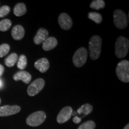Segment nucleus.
<instances>
[{"mask_svg": "<svg viewBox=\"0 0 129 129\" xmlns=\"http://www.w3.org/2000/svg\"><path fill=\"white\" fill-rule=\"evenodd\" d=\"M102 41L101 38L98 35H94L89 41L90 57L91 60H97L99 57L101 53Z\"/></svg>", "mask_w": 129, "mask_h": 129, "instance_id": "1", "label": "nucleus"}, {"mask_svg": "<svg viewBox=\"0 0 129 129\" xmlns=\"http://www.w3.org/2000/svg\"><path fill=\"white\" fill-rule=\"evenodd\" d=\"M115 55L118 58H123L128 53L129 48V41L124 37H118L115 43Z\"/></svg>", "mask_w": 129, "mask_h": 129, "instance_id": "2", "label": "nucleus"}, {"mask_svg": "<svg viewBox=\"0 0 129 129\" xmlns=\"http://www.w3.org/2000/svg\"><path fill=\"white\" fill-rule=\"evenodd\" d=\"M116 74L121 81L128 83L129 62L128 60H122L117 64L116 68Z\"/></svg>", "mask_w": 129, "mask_h": 129, "instance_id": "3", "label": "nucleus"}, {"mask_svg": "<svg viewBox=\"0 0 129 129\" xmlns=\"http://www.w3.org/2000/svg\"><path fill=\"white\" fill-rule=\"evenodd\" d=\"M46 119V114L44 111H37L29 115L26 122L29 126L37 127L42 124Z\"/></svg>", "mask_w": 129, "mask_h": 129, "instance_id": "4", "label": "nucleus"}, {"mask_svg": "<svg viewBox=\"0 0 129 129\" xmlns=\"http://www.w3.org/2000/svg\"><path fill=\"white\" fill-rule=\"evenodd\" d=\"M88 57V51L84 47H81L75 51L72 57V62L76 67H83L86 62Z\"/></svg>", "mask_w": 129, "mask_h": 129, "instance_id": "5", "label": "nucleus"}, {"mask_svg": "<svg viewBox=\"0 0 129 129\" xmlns=\"http://www.w3.org/2000/svg\"><path fill=\"white\" fill-rule=\"evenodd\" d=\"M114 23L115 26L120 29H124L127 26L128 20L126 14L120 9H117L114 12Z\"/></svg>", "mask_w": 129, "mask_h": 129, "instance_id": "6", "label": "nucleus"}, {"mask_svg": "<svg viewBox=\"0 0 129 129\" xmlns=\"http://www.w3.org/2000/svg\"><path fill=\"white\" fill-rule=\"evenodd\" d=\"M44 85L45 81L43 78L36 79L29 85L27 93L29 96H34L43 90Z\"/></svg>", "mask_w": 129, "mask_h": 129, "instance_id": "7", "label": "nucleus"}, {"mask_svg": "<svg viewBox=\"0 0 129 129\" xmlns=\"http://www.w3.org/2000/svg\"><path fill=\"white\" fill-rule=\"evenodd\" d=\"M73 112L72 108L70 106H66L62 109L57 116V121L59 124H63L68 121Z\"/></svg>", "mask_w": 129, "mask_h": 129, "instance_id": "8", "label": "nucleus"}, {"mask_svg": "<svg viewBox=\"0 0 129 129\" xmlns=\"http://www.w3.org/2000/svg\"><path fill=\"white\" fill-rule=\"evenodd\" d=\"M20 107L17 105H4L0 107V117H7L17 114L20 111Z\"/></svg>", "mask_w": 129, "mask_h": 129, "instance_id": "9", "label": "nucleus"}, {"mask_svg": "<svg viewBox=\"0 0 129 129\" xmlns=\"http://www.w3.org/2000/svg\"><path fill=\"white\" fill-rule=\"evenodd\" d=\"M58 23L60 28L64 30H69L72 26V20L67 13H61L58 19Z\"/></svg>", "mask_w": 129, "mask_h": 129, "instance_id": "10", "label": "nucleus"}, {"mask_svg": "<svg viewBox=\"0 0 129 129\" xmlns=\"http://www.w3.org/2000/svg\"><path fill=\"white\" fill-rule=\"evenodd\" d=\"M48 36V30L44 28H40L34 38V42L35 44L39 45L43 43Z\"/></svg>", "mask_w": 129, "mask_h": 129, "instance_id": "11", "label": "nucleus"}, {"mask_svg": "<svg viewBox=\"0 0 129 129\" xmlns=\"http://www.w3.org/2000/svg\"><path fill=\"white\" fill-rule=\"evenodd\" d=\"M34 67L40 72L44 73L49 69L50 63L46 58H41L35 62Z\"/></svg>", "mask_w": 129, "mask_h": 129, "instance_id": "12", "label": "nucleus"}, {"mask_svg": "<svg viewBox=\"0 0 129 129\" xmlns=\"http://www.w3.org/2000/svg\"><path fill=\"white\" fill-rule=\"evenodd\" d=\"M32 78L31 75L26 71H20L17 72V73L14 74L13 76V79L15 81L21 80L25 84L29 83Z\"/></svg>", "mask_w": 129, "mask_h": 129, "instance_id": "13", "label": "nucleus"}, {"mask_svg": "<svg viewBox=\"0 0 129 129\" xmlns=\"http://www.w3.org/2000/svg\"><path fill=\"white\" fill-rule=\"evenodd\" d=\"M57 41L53 37H48L43 43V48L45 51H50L57 46Z\"/></svg>", "mask_w": 129, "mask_h": 129, "instance_id": "14", "label": "nucleus"}, {"mask_svg": "<svg viewBox=\"0 0 129 129\" xmlns=\"http://www.w3.org/2000/svg\"><path fill=\"white\" fill-rule=\"evenodd\" d=\"M12 35L15 40H20L25 35V29L21 25H16L12 30Z\"/></svg>", "mask_w": 129, "mask_h": 129, "instance_id": "15", "label": "nucleus"}, {"mask_svg": "<svg viewBox=\"0 0 129 129\" xmlns=\"http://www.w3.org/2000/svg\"><path fill=\"white\" fill-rule=\"evenodd\" d=\"M92 111L93 106L90 104H85L79 108V109L77 110V114H78L79 115H81L80 118L82 119L84 117L90 114Z\"/></svg>", "mask_w": 129, "mask_h": 129, "instance_id": "16", "label": "nucleus"}, {"mask_svg": "<svg viewBox=\"0 0 129 129\" xmlns=\"http://www.w3.org/2000/svg\"><path fill=\"white\" fill-rule=\"evenodd\" d=\"M26 7L25 4L23 3H18L16 4L14 8L13 13L14 15L20 17L25 14L26 13Z\"/></svg>", "mask_w": 129, "mask_h": 129, "instance_id": "17", "label": "nucleus"}, {"mask_svg": "<svg viewBox=\"0 0 129 129\" xmlns=\"http://www.w3.org/2000/svg\"><path fill=\"white\" fill-rule=\"evenodd\" d=\"M18 60V56L15 53H12L10 55H9L6 58L5 60V64L8 67H12L15 64Z\"/></svg>", "mask_w": 129, "mask_h": 129, "instance_id": "18", "label": "nucleus"}, {"mask_svg": "<svg viewBox=\"0 0 129 129\" xmlns=\"http://www.w3.org/2000/svg\"><path fill=\"white\" fill-rule=\"evenodd\" d=\"M88 17L96 23L99 24L102 22V16L99 13L90 12L88 14Z\"/></svg>", "mask_w": 129, "mask_h": 129, "instance_id": "19", "label": "nucleus"}, {"mask_svg": "<svg viewBox=\"0 0 129 129\" xmlns=\"http://www.w3.org/2000/svg\"><path fill=\"white\" fill-rule=\"evenodd\" d=\"M105 6V3L104 0H94L91 3L90 7L91 9L94 10H98L104 9Z\"/></svg>", "mask_w": 129, "mask_h": 129, "instance_id": "20", "label": "nucleus"}, {"mask_svg": "<svg viewBox=\"0 0 129 129\" xmlns=\"http://www.w3.org/2000/svg\"><path fill=\"white\" fill-rule=\"evenodd\" d=\"M11 26H12V22L10 19H3L0 21V31H7L9 29Z\"/></svg>", "mask_w": 129, "mask_h": 129, "instance_id": "21", "label": "nucleus"}, {"mask_svg": "<svg viewBox=\"0 0 129 129\" xmlns=\"http://www.w3.org/2000/svg\"><path fill=\"white\" fill-rule=\"evenodd\" d=\"M27 66V58L25 55L22 54L17 61V68L19 69H24Z\"/></svg>", "mask_w": 129, "mask_h": 129, "instance_id": "22", "label": "nucleus"}, {"mask_svg": "<svg viewBox=\"0 0 129 129\" xmlns=\"http://www.w3.org/2000/svg\"><path fill=\"white\" fill-rule=\"evenodd\" d=\"M96 127L95 122L93 121H88L81 124L78 129H94Z\"/></svg>", "mask_w": 129, "mask_h": 129, "instance_id": "23", "label": "nucleus"}, {"mask_svg": "<svg viewBox=\"0 0 129 129\" xmlns=\"http://www.w3.org/2000/svg\"><path fill=\"white\" fill-rule=\"evenodd\" d=\"M10 47L7 44H3L0 46V57H3L9 53Z\"/></svg>", "mask_w": 129, "mask_h": 129, "instance_id": "24", "label": "nucleus"}, {"mask_svg": "<svg viewBox=\"0 0 129 129\" xmlns=\"http://www.w3.org/2000/svg\"><path fill=\"white\" fill-rule=\"evenodd\" d=\"M10 12V8L7 6H2L0 8V17H3L7 16Z\"/></svg>", "mask_w": 129, "mask_h": 129, "instance_id": "25", "label": "nucleus"}, {"mask_svg": "<svg viewBox=\"0 0 129 129\" xmlns=\"http://www.w3.org/2000/svg\"><path fill=\"white\" fill-rule=\"evenodd\" d=\"M81 119H80L78 116H75L73 118V121L75 124H79L81 122Z\"/></svg>", "mask_w": 129, "mask_h": 129, "instance_id": "26", "label": "nucleus"}, {"mask_svg": "<svg viewBox=\"0 0 129 129\" xmlns=\"http://www.w3.org/2000/svg\"><path fill=\"white\" fill-rule=\"evenodd\" d=\"M4 71V68L3 65L0 64V77L3 75Z\"/></svg>", "mask_w": 129, "mask_h": 129, "instance_id": "27", "label": "nucleus"}, {"mask_svg": "<svg viewBox=\"0 0 129 129\" xmlns=\"http://www.w3.org/2000/svg\"><path fill=\"white\" fill-rule=\"evenodd\" d=\"M3 85H4V84H3V80L0 78V89L3 87Z\"/></svg>", "mask_w": 129, "mask_h": 129, "instance_id": "28", "label": "nucleus"}, {"mask_svg": "<svg viewBox=\"0 0 129 129\" xmlns=\"http://www.w3.org/2000/svg\"><path fill=\"white\" fill-rule=\"evenodd\" d=\"M123 129H129V124H127L125 125V126L124 127V128Z\"/></svg>", "mask_w": 129, "mask_h": 129, "instance_id": "29", "label": "nucleus"}, {"mask_svg": "<svg viewBox=\"0 0 129 129\" xmlns=\"http://www.w3.org/2000/svg\"><path fill=\"white\" fill-rule=\"evenodd\" d=\"M1 99H0V104H1Z\"/></svg>", "mask_w": 129, "mask_h": 129, "instance_id": "30", "label": "nucleus"}]
</instances>
